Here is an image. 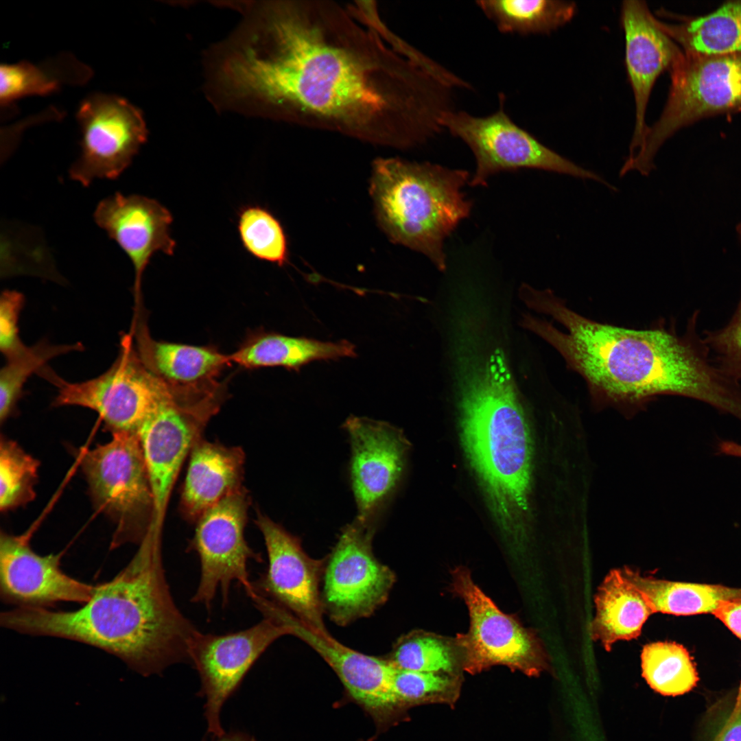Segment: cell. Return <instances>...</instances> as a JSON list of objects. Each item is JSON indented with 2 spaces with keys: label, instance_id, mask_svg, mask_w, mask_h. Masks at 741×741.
<instances>
[{
  "label": "cell",
  "instance_id": "obj_34",
  "mask_svg": "<svg viewBox=\"0 0 741 741\" xmlns=\"http://www.w3.org/2000/svg\"><path fill=\"white\" fill-rule=\"evenodd\" d=\"M237 231L246 251L253 257L282 266L287 262V240L276 217L259 205L240 209Z\"/></svg>",
  "mask_w": 741,
  "mask_h": 741
},
{
  "label": "cell",
  "instance_id": "obj_24",
  "mask_svg": "<svg viewBox=\"0 0 741 741\" xmlns=\"http://www.w3.org/2000/svg\"><path fill=\"white\" fill-rule=\"evenodd\" d=\"M594 603L596 615L590 624V635L607 651L619 640L638 637L645 622L655 613L646 597L620 569H613L606 575Z\"/></svg>",
  "mask_w": 741,
  "mask_h": 741
},
{
  "label": "cell",
  "instance_id": "obj_2",
  "mask_svg": "<svg viewBox=\"0 0 741 741\" xmlns=\"http://www.w3.org/2000/svg\"><path fill=\"white\" fill-rule=\"evenodd\" d=\"M523 301L566 329L530 314L521 325L552 345L586 381L593 398L618 405H642L657 395L683 396L741 421L740 383L710 358L696 330L698 312L682 335L658 326L635 330L600 323L569 309L550 290L530 287Z\"/></svg>",
  "mask_w": 741,
  "mask_h": 741
},
{
  "label": "cell",
  "instance_id": "obj_41",
  "mask_svg": "<svg viewBox=\"0 0 741 741\" xmlns=\"http://www.w3.org/2000/svg\"><path fill=\"white\" fill-rule=\"evenodd\" d=\"M215 741H256L255 738L247 733L238 730H232L224 733Z\"/></svg>",
  "mask_w": 741,
  "mask_h": 741
},
{
  "label": "cell",
  "instance_id": "obj_25",
  "mask_svg": "<svg viewBox=\"0 0 741 741\" xmlns=\"http://www.w3.org/2000/svg\"><path fill=\"white\" fill-rule=\"evenodd\" d=\"M357 355L346 340L323 342L304 337L263 333L246 341L229 355L231 362L246 368L283 366L298 370L315 360H336Z\"/></svg>",
  "mask_w": 741,
  "mask_h": 741
},
{
  "label": "cell",
  "instance_id": "obj_14",
  "mask_svg": "<svg viewBox=\"0 0 741 741\" xmlns=\"http://www.w3.org/2000/svg\"><path fill=\"white\" fill-rule=\"evenodd\" d=\"M290 628L270 617L238 632L224 635L198 631L189 646V657L201 681L198 694L206 699L207 734L216 740L225 732L220 722L224 703L265 650Z\"/></svg>",
  "mask_w": 741,
  "mask_h": 741
},
{
  "label": "cell",
  "instance_id": "obj_27",
  "mask_svg": "<svg viewBox=\"0 0 741 741\" xmlns=\"http://www.w3.org/2000/svg\"><path fill=\"white\" fill-rule=\"evenodd\" d=\"M666 33L687 54L741 52V0L727 1L709 14L677 23L659 21Z\"/></svg>",
  "mask_w": 741,
  "mask_h": 741
},
{
  "label": "cell",
  "instance_id": "obj_42",
  "mask_svg": "<svg viewBox=\"0 0 741 741\" xmlns=\"http://www.w3.org/2000/svg\"><path fill=\"white\" fill-rule=\"evenodd\" d=\"M732 707L735 710H741V681L734 700H732Z\"/></svg>",
  "mask_w": 741,
  "mask_h": 741
},
{
  "label": "cell",
  "instance_id": "obj_16",
  "mask_svg": "<svg viewBox=\"0 0 741 741\" xmlns=\"http://www.w3.org/2000/svg\"><path fill=\"white\" fill-rule=\"evenodd\" d=\"M256 524L266 547L268 566L252 590L282 607L309 628L328 634L324 623L321 583L325 559L303 550L300 539L258 513Z\"/></svg>",
  "mask_w": 741,
  "mask_h": 741
},
{
  "label": "cell",
  "instance_id": "obj_5",
  "mask_svg": "<svg viewBox=\"0 0 741 741\" xmlns=\"http://www.w3.org/2000/svg\"><path fill=\"white\" fill-rule=\"evenodd\" d=\"M470 178L467 170L430 162L377 159L370 193L379 226L392 242L445 271V241L471 213L472 202L462 190Z\"/></svg>",
  "mask_w": 741,
  "mask_h": 741
},
{
  "label": "cell",
  "instance_id": "obj_18",
  "mask_svg": "<svg viewBox=\"0 0 741 741\" xmlns=\"http://www.w3.org/2000/svg\"><path fill=\"white\" fill-rule=\"evenodd\" d=\"M274 616L290 628L331 668L349 696L373 719L379 730L401 720L391 689L395 666L386 657L367 655L341 644L328 634L309 628L293 615L277 608Z\"/></svg>",
  "mask_w": 741,
  "mask_h": 741
},
{
  "label": "cell",
  "instance_id": "obj_36",
  "mask_svg": "<svg viewBox=\"0 0 741 741\" xmlns=\"http://www.w3.org/2000/svg\"><path fill=\"white\" fill-rule=\"evenodd\" d=\"M703 339L715 364L725 374L741 381V299L729 322L722 328L705 331Z\"/></svg>",
  "mask_w": 741,
  "mask_h": 741
},
{
  "label": "cell",
  "instance_id": "obj_17",
  "mask_svg": "<svg viewBox=\"0 0 741 741\" xmlns=\"http://www.w3.org/2000/svg\"><path fill=\"white\" fill-rule=\"evenodd\" d=\"M344 428L351 444L356 519L375 525L399 482L409 444L400 430L384 421L351 416Z\"/></svg>",
  "mask_w": 741,
  "mask_h": 741
},
{
  "label": "cell",
  "instance_id": "obj_4",
  "mask_svg": "<svg viewBox=\"0 0 741 741\" xmlns=\"http://www.w3.org/2000/svg\"><path fill=\"white\" fill-rule=\"evenodd\" d=\"M462 384L460 424L467 457L499 527L521 538L530 517L532 443L502 351L495 349Z\"/></svg>",
  "mask_w": 741,
  "mask_h": 741
},
{
  "label": "cell",
  "instance_id": "obj_29",
  "mask_svg": "<svg viewBox=\"0 0 741 741\" xmlns=\"http://www.w3.org/2000/svg\"><path fill=\"white\" fill-rule=\"evenodd\" d=\"M477 6L504 34H545L569 22L576 12L561 0H480Z\"/></svg>",
  "mask_w": 741,
  "mask_h": 741
},
{
  "label": "cell",
  "instance_id": "obj_3",
  "mask_svg": "<svg viewBox=\"0 0 741 741\" xmlns=\"http://www.w3.org/2000/svg\"><path fill=\"white\" fill-rule=\"evenodd\" d=\"M161 539L147 534L129 563L111 580L95 585L81 608L16 607L1 613V626L97 647L143 676L189 661V643L198 630L174 601Z\"/></svg>",
  "mask_w": 741,
  "mask_h": 741
},
{
  "label": "cell",
  "instance_id": "obj_26",
  "mask_svg": "<svg viewBox=\"0 0 741 741\" xmlns=\"http://www.w3.org/2000/svg\"><path fill=\"white\" fill-rule=\"evenodd\" d=\"M624 576L646 597L654 613L675 615L712 613L720 602L741 599V588L658 579L624 566Z\"/></svg>",
  "mask_w": 741,
  "mask_h": 741
},
{
  "label": "cell",
  "instance_id": "obj_8",
  "mask_svg": "<svg viewBox=\"0 0 741 741\" xmlns=\"http://www.w3.org/2000/svg\"><path fill=\"white\" fill-rule=\"evenodd\" d=\"M451 590L467 607L469 627L455 638L463 671L475 674L504 666L528 677L550 670V658L537 635L515 616L502 611L473 581L464 566L451 572Z\"/></svg>",
  "mask_w": 741,
  "mask_h": 741
},
{
  "label": "cell",
  "instance_id": "obj_22",
  "mask_svg": "<svg viewBox=\"0 0 741 741\" xmlns=\"http://www.w3.org/2000/svg\"><path fill=\"white\" fill-rule=\"evenodd\" d=\"M180 497V510L196 521L208 509L243 488L244 454L200 439L192 448Z\"/></svg>",
  "mask_w": 741,
  "mask_h": 741
},
{
  "label": "cell",
  "instance_id": "obj_19",
  "mask_svg": "<svg viewBox=\"0 0 741 741\" xmlns=\"http://www.w3.org/2000/svg\"><path fill=\"white\" fill-rule=\"evenodd\" d=\"M61 554L41 556L27 537L4 532L0 536V594L17 607L47 608L58 602L84 604L95 586L79 581L60 567Z\"/></svg>",
  "mask_w": 741,
  "mask_h": 741
},
{
  "label": "cell",
  "instance_id": "obj_15",
  "mask_svg": "<svg viewBox=\"0 0 741 741\" xmlns=\"http://www.w3.org/2000/svg\"><path fill=\"white\" fill-rule=\"evenodd\" d=\"M77 119L81 153L69 173L84 187L96 178H118L147 139L141 112L117 95H89L80 104Z\"/></svg>",
  "mask_w": 741,
  "mask_h": 741
},
{
  "label": "cell",
  "instance_id": "obj_21",
  "mask_svg": "<svg viewBox=\"0 0 741 741\" xmlns=\"http://www.w3.org/2000/svg\"><path fill=\"white\" fill-rule=\"evenodd\" d=\"M620 20L625 38V63L634 95L635 120L628 156L642 144L648 126L646 113L658 77L670 71L683 53L644 1H624Z\"/></svg>",
  "mask_w": 741,
  "mask_h": 741
},
{
  "label": "cell",
  "instance_id": "obj_40",
  "mask_svg": "<svg viewBox=\"0 0 741 741\" xmlns=\"http://www.w3.org/2000/svg\"><path fill=\"white\" fill-rule=\"evenodd\" d=\"M720 454L741 458V444L732 440H722L718 444Z\"/></svg>",
  "mask_w": 741,
  "mask_h": 741
},
{
  "label": "cell",
  "instance_id": "obj_6",
  "mask_svg": "<svg viewBox=\"0 0 741 741\" xmlns=\"http://www.w3.org/2000/svg\"><path fill=\"white\" fill-rule=\"evenodd\" d=\"M671 84L658 120L648 126L639 150L620 175L648 176L663 143L681 128L705 117L741 110V52L702 55L683 51L669 71Z\"/></svg>",
  "mask_w": 741,
  "mask_h": 741
},
{
  "label": "cell",
  "instance_id": "obj_10",
  "mask_svg": "<svg viewBox=\"0 0 741 741\" xmlns=\"http://www.w3.org/2000/svg\"><path fill=\"white\" fill-rule=\"evenodd\" d=\"M222 392L173 388L138 430L154 498L152 528L161 531L167 503L180 469L219 410Z\"/></svg>",
  "mask_w": 741,
  "mask_h": 741
},
{
  "label": "cell",
  "instance_id": "obj_23",
  "mask_svg": "<svg viewBox=\"0 0 741 741\" xmlns=\"http://www.w3.org/2000/svg\"><path fill=\"white\" fill-rule=\"evenodd\" d=\"M134 335L145 365L172 388H200L215 384L216 377L231 363L229 355L213 347L154 340L146 324L137 327Z\"/></svg>",
  "mask_w": 741,
  "mask_h": 741
},
{
  "label": "cell",
  "instance_id": "obj_20",
  "mask_svg": "<svg viewBox=\"0 0 741 741\" xmlns=\"http://www.w3.org/2000/svg\"><path fill=\"white\" fill-rule=\"evenodd\" d=\"M93 216L97 224L119 244L133 265L134 316H138L141 308L143 274L150 259L158 252L169 256L175 252L176 243L170 232L173 216L155 199L120 193L103 199Z\"/></svg>",
  "mask_w": 741,
  "mask_h": 741
},
{
  "label": "cell",
  "instance_id": "obj_7",
  "mask_svg": "<svg viewBox=\"0 0 741 741\" xmlns=\"http://www.w3.org/2000/svg\"><path fill=\"white\" fill-rule=\"evenodd\" d=\"M112 439L86 451L82 469L95 508L115 524L111 548L139 545L154 518V498L138 433L113 432Z\"/></svg>",
  "mask_w": 741,
  "mask_h": 741
},
{
  "label": "cell",
  "instance_id": "obj_30",
  "mask_svg": "<svg viewBox=\"0 0 741 741\" xmlns=\"http://www.w3.org/2000/svg\"><path fill=\"white\" fill-rule=\"evenodd\" d=\"M386 659L395 667L424 672L462 675L461 655L455 638L423 630L399 637Z\"/></svg>",
  "mask_w": 741,
  "mask_h": 741
},
{
  "label": "cell",
  "instance_id": "obj_13",
  "mask_svg": "<svg viewBox=\"0 0 741 741\" xmlns=\"http://www.w3.org/2000/svg\"><path fill=\"white\" fill-rule=\"evenodd\" d=\"M249 504L248 495L243 487L208 509L196 521L189 548L198 555L200 578L191 602L202 604L208 611L217 591L223 604H228L234 581L240 583L247 593L252 590L248 562L250 559L261 562V558L249 547L244 537Z\"/></svg>",
  "mask_w": 741,
  "mask_h": 741
},
{
  "label": "cell",
  "instance_id": "obj_31",
  "mask_svg": "<svg viewBox=\"0 0 741 741\" xmlns=\"http://www.w3.org/2000/svg\"><path fill=\"white\" fill-rule=\"evenodd\" d=\"M642 677L649 686L663 696H679L692 690L698 673L687 649L671 642L646 644L641 653Z\"/></svg>",
  "mask_w": 741,
  "mask_h": 741
},
{
  "label": "cell",
  "instance_id": "obj_1",
  "mask_svg": "<svg viewBox=\"0 0 741 741\" xmlns=\"http://www.w3.org/2000/svg\"><path fill=\"white\" fill-rule=\"evenodd\" d=\"M368 4L259 6L224 62L231 99L242 110L396 148L435 137L451 89Z\"/></svg>",
  "mask_w": 741,
  "mask_h": 741
},
{
  "label": "cell",
  "instance_id": "obj_39",
  "mask_svg": "<svg viewBox=\"0 0 741 741\" xmlns=\"http://www.w3.org/2000/svg\"><path fill=\"white\" fill-rule=\"evenodd\" d=\"M712 614L741 640V599L720 602Z\"/></svg>",
  "mask_w": 741,
  "mask_h": 741
},
{
  "label": "cell",
  "instance_id": "obj_9",
  "mask_svg": "<svg viewBox=\"0 0 741 741\" xmlns=\"http://www.w3.org/2000/svg\"><path fill=\"white\" fill-rule=\"evenodd\" d=\"M41 374L58 388L54 406L90 408L99 414L112 433H137L145 419L172 392V387L145 365L130 333L121 336L115 362L97 377L69 382L47 368Z\"/></svg>",
  "mask_w": 741,
  "mask_h": 741
},
{
  "label": "cell",
  "instance_id": "obj_43",
  "mask_svg": "<svg viewBox=\"0 0 741 741\" xmlns=\"http://www.w3.org/2000/svg\"><path fill=\"white\" fill-rule=\"evenodd\" d=\"M736 231H737V233H738V234L739 235V237H740V242H741V223H740V224H738L737 225Z\"/></svg>",
  "mask_w": 741,
  "mask_h": 741
},
{
  "label": "cell",
  "instance_id": "obj_32",
  "mask_svg": "<svg viewBox=\"0 0 741 741\" xmlns=\"http://www.w3.org/2000/svg\"><path fill=\"white\" fill-rule=\"evenodd\" d=\"M83 350L80 342L72 344H52L41 340L27 346L20 355L6 360L0 372V419L5 421L14 412L22 395L23 388L33 373H39L53 358Z\"/></svg>",
  "mask_w": 741,
  "mask_h": 741
},
{
  "label": "cell",
  "instance_id": "obj_35",
  "mask_svg": "<svg viewBox=\"0 0 741 741\" xmlns=\"http://www.w3.org/2000/svg\"><path fill=\"white\" fill-rule=\"evenodd\" d=\"M39 462L16 442L1 437L0 509L6 512L32 501Z\"/></svg>",
  "mask_w": 741,
  "mask_h": 741
},
{
  "label": "cell",
  "instance_id": "obj_38",
  "mask_svg": "<svg viewBox=\"0 0 741 741\" xmlns=\"http://www.w3.org/2000/svg\"><path fill=\"white\" fill-rule=\"evenodd\" d=\"M705 741H741V710H735L732 699L716 703L705 722Z\"/></svg>",
  "mask_w": 741,
  "mask_h": 741
},
{
  "label": "cell",
  "instance_id": "obj_28",
  "mask_svg": "<svg viewBox=\"0 0 741 741\" xmlns=\"http://www.w3.org/2000/svg\"><path fill=\"white\" fill-rule=\"evenodd\" d=\"M0 73V102L5 107L25 96L53 93L66 84H82L92 72L73 56L64 54L40 64H1Z\"/></svg>",
  "mask_w": 741,
  "mask_h": 741
},
{
  "label": "cell",
  "instance_id": "obj_33",
  "mask_svg": "<svg viewBox=\"0 0 741 741\" xmlns=\"http://www.w3.org/2000/svg\"><path fill=\"white\" fill-rule=\"evenodd\" d=\"M462 675L424 672L395 666L391 689L395 704L405 715L420 705L443 703L453 706L458 699Z\"/></svg>",
  "mask_w": 741,
  "mask_h": 741
},
{
  "label": "cell",
  "instance_id": "obj_11",
  "mask_svg": "<svg viewBox=\"0 0 741 741\" xmlns=\"http://www.w3.org/2000/svg\"><path fill=\"white\" fill-rule=\"evenodd\" d=\"M504 101L500 94L497 110L483 117L454 109L443 116V129L462 140L474 155L471 186H485L496 174L527 168L591 179L613 189L598 174L558 154L515 123L504 110Z\"/></svg>",
  "mask_w": 741,
  "mask_h": 741
},
{
  "label": "cell",
  "instance_id": "obj_37",
  "mask_svg": "<svg viewBox=\"0 0 741 741\" xmlns=\"http://www.w3.org/2000/svg\"><path fill=\"white\" fill-rule=\"evenodd\" d=\"M24 296L14 290H4L0 298V350L5 360L13 358L26 349L21 341L18 322Z\"/></svg>",
  "mask_w": 741,
  "mask_h": 741
},
{
  "label": "cell",
  "instance_id": "obj_12",
  "mask_svg": "<svg viewBox=\"0 0 741 741\" xmlns=\"http://www.w3.org/2000/svg\"><path fill=\"white\" fill-rule=\"evenodd\" d=\"M375 526L355 519L344 527L325 558L321 583L324 613L340 626L373 615L388 600L395 572L375 556Z\"/></svg>",
  "mask_w": 741,
  "mask_h": 741
}]
</instances>
